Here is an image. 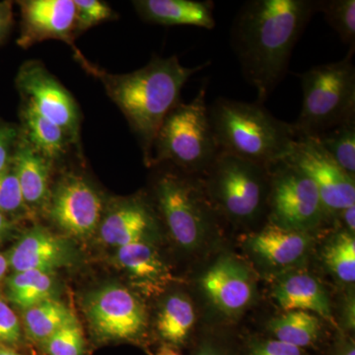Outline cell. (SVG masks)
<instances>
[{
	"instance_id": "19",
	"label": "cell",
	"mask_w": 355,
	"mask_h": 355,
	"mask_svg": "<svg viewBox=\"0 0 355 355\" xmlns=\"http://www.w3.org/2000/svg\"><path fill=\"white\" fill-rule=\"evenodd\" d=\"M12 165L28 210L46 209L50 198L51 176L55 164L39 153L21 132Z\"/></svg>"
},
{
	"instance_id": "34",
	"label": "cell",
	"mask_w": 355,
	"mask_h": 355,
	"mask_svg": "<svg viewBox=\"0 0 355 355\" xmlns=\"http://www.w3.org/2000/svg\"><path fill=\"white\" fill-rule=\"evenodd\" d=\"M22 336L17 315L0 299V345H15Z\"/></svg>"
},
{
	"instance_id": "5",
	"label": "cell",
	"mask_w": 355,
	"mask_h": 355,
	"mask_svg": "<svg viewBox=\"0 0 355 355\" xmlns=\"http://www.w3.org/2000/svg\"><path fill=\"white\" fill-rule=\"evenodd\" d=\"M302 108L292 123L297 139H315L355 119V67L352 55L340 62L317 65L298 74Z\"/></svg>"
},
{
	"instance_id": "32",
	"label": "cell",
	"mask_w": 355,
	"mask_h": 355,
	"mask_svg": "<svg viewBox=\"0 0 355 355\" xmlns=\"http://www.w3.org/2000/svg\"><path fill=\"white\" fill-rule=\"evenodd\" d=\"M76 6V37L95 26L114 19L116 13L107 2L74 0Z\"/></svg>"
},
{
	"instance_id": "35",
	"label": "cell",
	"mask_w": 355,
	"mask_h": 355,
	"mask_svg": "<svg viewBox=\"0 0 355 355\" xmlns=\"http://www.w3.org/2000/svg\"><path fill=\"white\" fill-rule=\"evenodd\" d=\"M247 355H307L305 349L275 338L254 340L249 345Z\"/></svg>"
},
{
	"instance_id": "3",
	"label": "cell",
	"mask_w": 355,
	"mask_h": 355,
	"mask_svg": "<svg viewBox=\"0 0 355 355\" xmlns=\"http://www.w3.org/2000/svg\"><path fill=\"white\" fill-rule=\"evenodd\" d=\"M209 112L220 151L266 168L286 159L297 139L292 123L275 118L257 102L219 97Z\"/></svg>"
},
{
	"instance_id": "27",
	"label": "cell",
	"mask_w": 355,
	"mask_h": 355,
	"mask_svg": "<svg viewBox=\"0 0 355 355\" xmlns=\"http://www.w3.org/2000/svg\"><path fill=\"white\" fill-rule=\"evenodd\" d=\"M313 139L316 140L343 171L354 178L355 119L336 125Z\"/></svg>"
},
{
	"instance_id": "15",
	"label": "cell",
	"mask_w": 355,
	"mask_h": 355,
	"mask_svg": "<svg viewBox=\"0 0 355 355\" xmlns=\"http://www.w3.org/2000/svg\"><path fill=\"white\" fill-rule=\"evenodd\" d=\"M6 256L13 272H53L71 266L76 259V250L67 238L40 225L23 233Z\"/></svg>"
},
{
	"instance_id": "39",
	"label": "cell",
	"mask_w": 355,
	"mask_h": 355,
	"mask_svg": "<svg viewBox=\"0 0 355 355\" xmlns=\"http://www.w3.org/2000/svg\"><path fill=\"white\" fill-rule=\"evenodd\" d=\"M338 216L342 218L343 224L345 226V230L354 234L355 230V205L354 207H347L345 210H343Z\"/></svg>"
},
{
	"instance_id": "38",
	"label": "cell",
	"mask_w": 355,
	"mask_h": 355,
	"mask_svg": "<svg viewBox=\"0 0 355 355\" xmlns=\"http://www.w3.org/2000/svg\"><path fill=\"white\" fill-rule=\"evenodd\" d=\"M330 355H355L354 340L343 336L334 345Z\"/></svg>"
},
{
	"instance_id": "6",
	"label": "cell",
	"mask_w": 355,
	"mask_h": 355,
	"mask_svg": "<svg viewBox=\"0 0 355 355\" xmlns=\"http://www.w3.org/2000/svg\"><path fill=\"white\" fill-rule=\"evenodd\" d=\"M154 198L173 240L187 251L202 246L216 223V205L205 184L191 174L168 170L155 180Z\"/></svg>"
},
{
	"instance_id": "13",
	"label": "cell",
	"mask_w": 355,
	"mask_h": 355,
	"mask_svg": "<svg viewBox=\"0 0 355 355\" xmlns=\"http://www.w3.org/2000/svg\"><path fill=\"white\" fill-rule=\"evenodd\" d=\"M21 14L18 46L29 49L34 44L58 40L77 51L76 6L73 0H21L17 2Z\"/></svg>"
},
{
	"instance_id": "8",
	"label": "cell",
	"mask_w": 355,
	"mask_h": 355,
	"mask_svg": "<svg viewBox=\"0 0 355 355\" xmlns=\"http://www.w3.org/2000/svg\"><path fill=\"white\" fill-rule=\"evenodd\" d=\"M270 222L309 233L328 217L316 186L307 175L286 160L268 167Z\"/></svg>"
},
{
	"instance_id": "23",
	"label": "cell",
	"mask_w": 355,
	"mask_h": 355,
	"mask_svg": "<svg viewBox=\"0 0 355 355\" xmlns=\"http://www.w3.org/2000/svg\"><path fill=\"white\" fill-rule=\"evenodd\" d=\"M196 323V311L191 299L183 293L168 296L158 312L156 327L168 347H181L188 340Z\"/></svg>"
},
{
	"instance_id": "28",
	"label": "cell",
	"mask_w": 355,
	"mask_h": 355,
	"mask_svg": "<svg viewBox=\"0 0 355 355\" xmlns=\"http://www.w3.org/2000/svg\"><path fill=\"white\" fill-rule=\"evenodd\" d=\"M324 261L327 268L345 284L355 280L354 234L343 230L331 238L324 250Z\"/></svg>"
},
{
	"instance_id": "25",
	"label": "cell",
	"mask_w": 355,
	"mask_h": 355,
	"mask_svg": "<svg viewBox=\"0 0 355 355\" xmlns=\"http://www.w3.org/2000/svg\"><path fill=\"white\" fill-rule=\"evenodd\" d=\"M24 326L27 335L35 342L44 343L76 317L62 301L49 298L24 310Z\"/></svg>"
},
{
	"instance_id": "29",
	"label": "cell",
	"mask_w": 355,
	"mask_h": 355,
	"mask_svg": "<svg viewBox=\"0 0 355 355\" xmlns=\"http://www.w3.org/2000/svg\"><path fill=\"white\" fill-rule=\"evenodd\" d=\"M317 2V12L324 14L327 23L338 35L343 44H347L352 55L355 46L354 0H323Z\"/></svg>"
},
{
	"instance_id": "30",
	"label": "cell",
	"mask_w": 355,
	"mask_h": 355,
	"mask_svg": "<svg viewBox=\"0 0 355 355\" xmlns=\"http://www.w3.org/2000/svg\"><path fill=\"white\" fill-rule=\"evenodd\" d=\"M43 343L44 349L49 355H84L85 354L83 331L77 320L65 324Z\"/></svg>"
},
{
	"instance_id": "33",
	"label": "cell",
	"mask_w": 355,
	"mask_h": 355,
	"mask_svg": "<svg viewBox=\"0 0 355 355\" xmlns=\"http://www.w3.org/2000/svg\"><path fill=\"white\" fill-rule=\"evenodd\" d=\"M20 137V125L0 119V173L7 169L12 163L14 153Z\"/></svg>"
},
{
	"instance_id": "4",
	"label": "cell",
	"mask_w": 355,
	"mask_h": 355,
	"mask_svg": "<svg viewBox=\"0 0 355 355\" xmlns=\"http://www.w3.org/2000/svg\"><path fill=\"white\" fill-rule=\"evenodd\" d=\"M207 83L190 103H178L154 140L151 164H170L187 174L205 173L220 153L205 100Z\"/></svg>"
},
{
	"instance_id": "18",
	"label": "cell",
	"mask_w": 355,
	"mask_h": 355,
	"mask_svg": "<svg viewBox=\"0 0 355 355\" xmlns=\"http://www.w3.org/2000/svg\"><path fill=\"white\" fill-rule=\"evenodd\" d=\"M148 241L150 240L118 248L114 260L135 287L144 293L154 294L162 291L173 277L158 250Z\"/></svg>"
},
{
	"instance_id": "9",
	"label": "cell",
	"mask_w": 355,
	"mask_h": 355,
	"mask_svg": "<svg viewBox=\"0 0 355 355\" xmlns=\"http://www.w3.org/2000/svg\"><path fill=\"white\" fill-rule=\"evenodd\" d=\"M84 309L93 333L104 342H139L146 335V308L128 287H100L86 297Z\"/></svg>"
},
{
	"instance_id": "40",
	"label": "cell",
	"mask_w": 355,
	"mask_h": 355,
	"mask_svg": "<svg viewBox=\"0 0 355 355\" xmlns=\"http://www.w3.org/2000/svg\"><path fill=\"white\" fill-rule=\"evenodd\" d=\"M13 228V221L11 217L0 212V244L8 237Z\"/></svg>"
},
{
	"instance_id": "41",
	"label": "cell",
	"mask_w": 355,
	"mask_h": 355,
	"mask_svg": "<svg viewBox=\"0 0 355 355\" xmlns=\"http://www.w3.org/2000/svg\"><path fill=\"white\" fill-rule=\"evenodd\" d=\"M8 268V260H7L6 254L0 253V280L3 279Z\"/></svg>"
},
{
	"instance_id": "17",
	"label": "cell",
	"mask_w": 355,
	"mask_h": 355,
	"mask_svg": "<svg viewBox=\"0 0 355 355\" xmlns=\"http://www.w3.org/2000/svg\"><path fill=\"white\" fill-rule=\"evenodd\" d=\"M309 233L270 223L247 240L250 252L266 266L287 268L303 260L310 249Z\"/></svg>"
},
{
	"instance_id": "11",
	"label": "cell",
	"mask_w": 355,
	"mask_h": 355,
	"mask_svg": "<svg viewBox=\"0 0 355 355\" xmlns=\"http://www.w3.org/2000/svg\"><path fill=\"white\" fill-rule=\"evenodd\" d=\"M106 207L102 193L88 178L69 172L51 189L46 210L62 232L83 239L98 230Z\"/></svg>"
},
{
	"instance_id": "7",
	"label": "cell",
	"mask_w": 355,
	"mask_h": 355,
	"mask_svg": "<svg viewBox=\"0 0 355 355\" xmlns=\"http://www.w3.org/2000/svg\"><path fill=\"white\" fill-rule=\"evenodd\" d=\"M205 173V188L222 214L238 223L258 218L268 202V168L220 151Z\"/></svg>"
},
{
	"instance_id": "2",
	"label": "cell",
	"mask_w": 355,
	"mask_h": 355,
	"mask_svg": "<svg viewBox=\"0 0 355 355\" xmlns=\"http://www.w3.org/2000/svg\"><path fill=\"white\" fill-rule=\"evenodd\" d=\"M76 58L84 69L99 79L110 99L127 119L139 139L144 163L151 164L154 140L163 121L180 103L182 89L193 74L209 65L181 64L177 55L153 57L146 65L125 74H112L88 62L80 51Z\"/></svg>"
},
{
	"instance_id": "37",
	"label": "cell",
	"mask_w": 355,
	"mask_h": 355,
	"mask_svg": "<svg viewBox=\"0 0 355 355\" xmlns=\"http://www.w3.org/2000/svg\"><path fill=\"white\" fill-rule=\"evenodd\" d=\"M193 355H236L223 343L212 338H205L198 343Z\"/></svg>"
},
{
	"instance_id": "24",
	"label": "cell",
	"mask_w": 355,
	"mask_h": 355,
	"mask_svg": "<svg viewBox=\"0 0 355 355\" xmlns=\"http://www.w3.org/2000/svg\"><path fill=\"white\" fill-rule=\"evenodd\" d=\"M273 338L289 343L299 349L315 347L321 338L320 317L306 311H286L273 318L268 324Z\"/></svg>"
},
{
	"instance_id": "31",
	"label": "cell",
	"mask_w": 355,
	"mask_h": 355,
	"mask_svg": "<svg viewBox=\"0 0 355 355\" xmlns=\"http://www.w3.org/2000/svg\"><path fill=\"white\" fill-rule=\"evenodd\" d=\"M12 163L0 173V212L11 217L28 212Z\"/></svg>"
},
{
	"instance_id": "1",
	"label": "cell",
	"mask_w": 355,
	"mask_h": 355,
	"mask_svg": "<svg viewBox=\"0 0 355 355\" xmlns=\"http://www.w3.org/2000/svg\"><path fill=\"white\" fill-rule=\"evenodd\" d=\"M316 12L311 0H252L236 15L231 44L259 104L284 80L294 46Z\"/></svg>"
},
{
	"instance_id": "12",
	"label": "cell",
	"mask_w": 355,
	"mask_h": 355,
	"mask_svg": "<svg viewBox=\"0 0 355 355\" xmlns=\"http://www.w3.org/2000/svg\"><path fill=\"white\" fill-rule=\"evenodd\" d=\"M284 160L312 180L329 216L355 205L354 178L343 171L313 139H297Z\"/></svg>"
},
{
	"instance_id": "42",
	"label": "cell",
	"mask_w": 355,
	"mask_h": 355,
	"mask_svg": "<svg viewBox=\"0 0 355 355\" xmlns=\"http://www.w3.org/2000/svg\"><path fill=\"white\" fill-rule=\"evenodd\" d=\"M156 355H181L176 352V350L173 349L171 347H168V345H165V347H161L160 349L158 350L157 354Z\"/></svg>"
},
{
	"instance_id": "36",
	"label": "cell",
	"mask_w": 355,
	"mask_h": 355,
	"mask_svg": "<svg viewBox=\"0 0 355 355\" xmlns=\"http://www.w3.org/2000/svg\"><path fill=\"white\" fill-rule=\"evenodd\" d=\"M14 25L13 2L0 1V44L6 43Z\"/></svg>"
},
{
	"instance_id": "43",
	"label": "cell",
	"mask_w": 355,
	"mask_h": 355,
	"mask_svg": "<svg viewBox=\"0 0 355 355\" xmlns=\"http://www.w3.org/2000/svg\"><path fill=\"white\" fill-rule=\"evenodd\" d=\"M0 355H23L6 347H0Z\"/></svg>"
},
{
	"instance_id": "20",
	"label": "cell",
	"mask_w": 355,
	"mask_h": 355,
	"mask_svg": "<svg viewBox=\"0 0 355 355\" xmlns=\"http://www.w3.org/2000/svg\"><path fill=\"white\" fill-rule=\"evenodd\" d=\"M142 20L164 26L190 25L211 30L216 27L214 3L196 0H137L132 1Z\"/></svg>"
},
{
	"instance_id": "22",
	"label": "cell",
	"mask_w": 355,
	"mask_h": 355,
	"mask_svg": "<svg viewBox=\"0 0 355 355\" xmlns=\"http://www.w3.org/2000/svg\"><path fill=\"white\" fill-rule=\"evenodd\" d=\"M19 114L21 132L39 153L53 164L67 155L73 146L62 128L46 120L27 103L22 102Z\"/></svg>"
},
{
	"instance_id": "26",
	"label": "cell",
	"mask_w": 355,
	"mask_h": 355,
	"mask_svg": "<svg viewBox=\"0 0 355 355\" xmlns=\"http://www.w3.org/2000/svg\"><path fill=\"white\" fill-rule=\"evenodd\" d=\"M53 273L39 270L13 272L6 282L7 297L23 310L53 298L55 291Z\"/></svg>"
},
{
	"instance_id": "21",
	"label": "cell",
	"mask_w": 355,
	"mask_h": 355,
	"mask_svg": "<svg viewBox=\"0 0 355 355\" xmlns=\"http://www.w3.org/2000/svg\"><path fill=\"white\" fill-rule=\"evenodd\" d=\"M273 297L284 311H306L333 322L328 293L309 273L293 272L282 277L273 287Z\"/></svg>"
},
{
	"instance_id": "14",
	"label": "cell",
	"mask_w": 355,
	"mask_h": 355,
	"mask_svg": "<svg viewBox=\"0 0 355 355\" xmlns=\"http://www.w3.org/2000/svg\"><path fill=\"white\" fill-rule=\"evenodd\" d=\"M203 293L222 314H241L254 296L253 277L241 261L234 257H220L209 266L200 280Z\"/></svg>"
},
{
	"instance_id": "10",
	"label": "cell",
	"mask_w": 355,
	"mask_h": 355,
	"mask_svg": "<svg viewBox=\"0 0 355 355\" xmlns=\"http://www.w3.org/2000/svg\"><path fill=\"white\" fill-rule=\"evenodd\" d=\"M22 102L58 125L72 146L80 149L81 112L73 96L40 60H27L15 79Z\"/></svg>"
},
{
	"instance_id": "16",
	"label": "cell",
	"mask_w": 355,
	"mask_h": 355,
	"mask_svg": "<svg viewBox=\"0 0 355 355\" xmlns=\"http://www.w3.org/2000/svg\"><path fill=\"white\" fill-rule=\"evenodd\" d=\"M158 229L157 216L146 198H116L109 203L98 227L100 239L118 248L150 240Z\"/></svg>"
}]
</instances>
